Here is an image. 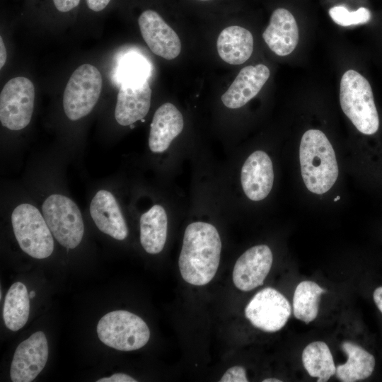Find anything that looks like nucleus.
I'll use <instances>...</instances> for the list:
<instances>
[{"instance_id": "1", "label": "nucleus", "mask_w": 382, "mask_h": 382, "mask_svg": "<svg viewBox=\"0 0 382 382\" xmlns=\"http://www.w3.org/2000/svg\"><path fill=\"white\" fill-rule=\"evenodd\" d=\"M221 250V238L214 226L204 221L190 224L178 259L183 279L196 286L210 282L217 272Z\"/></svg>"}, {"instance_id": "2", "label": "nucleus", "mask_w": 382, "mask_h": 382, "mask_svg": "<svg viewBox=\"0 0 382 382\" xmlns=\"http://www.w3.org/2000/svg\"><path fill=\"white\" fill-rule=\"evenodd\" d=\"M299 161L303 183L313 193L327 192L338 177V166L334 149L325 134L309 129L302 136Z\"/></svg>"}, {"instance_id": "3", "label": "nucleus", "mask_w": 382, "mask_h": 382, "mask_svg": "<svg viewBox=\"0 0 382 382\" xmlns=\"http://www.w3.org/2000/svg\"><path fill=\"white\" fill-rule=\"evenodd\" d=\"M340 102L343 112L362 134H375L379 118L371 87L367 79L357 71L349 69L340 81Z\"/></svg>"}, {"instance_id": "4", "label": "nucleus", "mask_w": 382, "mask_h": 382, "mask_svg": "<svg viewBox=\"0 0 382 382\" xmlns=\"http://www.w3.org/2000/svg\"><path fill=\"white\" fill-rule=\"evenodd\" d=\"M11 224L20 248L28 255L45 259L54 250V240L39 209L29 203L16 206L11 214Z\"/></svg>"}, {"instance_id": "5", "label": "nucleus", "mask_w": 382, "mask_h": 382, "mask_svg": "<svg viewBox=\"0 0 382 382\" xmlns=\"http://www.w3.org/2000/svg\"><path fill=\"white\" fill-rule=\"evenodd\" d=\"M99 340L120 351L141 348L149 341L150 330L139 316L127 311H114L101 318L97 325Z\"/></svg>"}, {"instance_id": "6", "label": "nucleus", "mask_w": 382, "mask_h": 382, "mask_svg": "<svg viewBox=\"0 0 382 382\" xmlns=\"http://www.w3.org/2000/svg\"><path fill=\"white\" fill-rule=\"evenodd\" d=\"M42 211L59 244L68 249H74L80 244L84 225L80 209L71 199L61 194H52L43 202Z\"/></svg>"}, {"instance_id": "7", "label": "nucleus", "mask_w": 382, "mask_h": 382, "mask_svg": "<svg viewBox=\"0 0 382 382\" xmlns=\"http://www.w3.org/2000/svg\"><path fill=\"white\" fill-rule=\"evenodd\" d=\"M102 86V76L96 66L89 64L79 66L64 89L63 108L66 117L76 121L88 115L99 99Z\"/></svg>"}, {"instance_id": "8", "label": "nucleus", "mask_w": 382, "mask_h": 382, "mask_svg": "<svg viewBox=\"0 0 382 382\" xmlns=\"http://www.w3.org/2000/svg\"><path fill=\"white\" fill-rule=\"evenodd\" d=\"M35 87L26 77L10 79L0 94V121L10 130H20L30 123L35 102Z\"/></svg>"}, {"instance_id": "9", "label": "nucleus", "mask_w": 382, "mask_h": 382, "mask_svg": "<svg viewBox=\"0 0 382 382\" xmlns=\"http://www.w3.org/2000/svg\"><path fill=\"white\" fill-rule=\"evenodd\" d=\"M291 306L277 290L267 287L258 291L245 308L246 318L255 328L265 332L281 330L291 315Z\"/></svg>"}, {"instance_id": "10", "label": "nucleus", "mask_w": 382, "mask_h": 382, "mask_svg": "<svg viewBox=\"0 0 382 382\" xmlns=\"http://www.w3.org/2000/svg\"><path fill=\"white\" fill-rule=\"evenodd\" d=\"M48 359L45 333L37 331L17 347L10 369L13 382H31L44 369Z\"/></svg>"}, {"instance_id": "11", "label": "nucleus", "mask_w": 382, "mask_h": 382, "mask_svg": "<svg viewBox=\"0 0 382 382\" xmlns=\"http://www.w3.org/2000/svg\"><path fill=\"white\" fill-rule=\"evenodd\" d=\"M138 24L143 39L154 54L168 60L179 55L180 38L158 12L152 9L144 11L138 18Z\"/></svg>"}, {"instance_id": "12", "label": "nucleus", "mask_w": 382, "mask_h": 382, "mask_svg": "<svg viewBox=\"0 0 382 382\" xmlns=\"http://www.w3.org/2000/svg\"><path fill=\"white\" fill-rule=\"evenodd\" d=\"M151 89L146 79L122 81L117 96L115 117L122 126L132 125L147 115Z\"/></svg>"}, {"instance_id": "13", "label": "nucleus", "mask_w": 382, "mask_h": 382, "mask_svg": "<svg viewBox=\"0 0 382 382\" xmlns=\"http://www.w3.org/2000/svg\"><path fill=\"white\" fill-rule=\"evenodd\" d=\"M272 260V253L266 245H257L248 249L235 263L233 270L234 285L243 291L262 285Z\"/></svg>"}, {"instance_id": "14", "label": "nucleus", "mask_w": 382, "mask_h": 382, "mask_svg": "<svg viewBox=\"0 0 382 382\" xmlns=\"http://www.w3.org/2000/svg\"><path fill=\"white\" fill-rule=\"evenodd\" d=\"M241 182L246 197L252 201L264 199L274 183L271 158L263 151L253 152L245 161L241 172Z\"/></svg>"}, {"instance_id": "15", "label": "nucleus", "mask_w": 382, "mask_h": 382, "mask_svg": "<svg viewBox=\"0 0 382 382\" xmlns=\"http://www.w3.org/2000/svg\"><path fill=\"white\" fill-rule=\"evenodd\" d=\"M90 214L98 228L112 238L122 241L128 236V228L120 207L112 192L98 191L90 204Z\"/></svg>"}, {"instance_id": "16", "label": "nucleus", "mask_w": 382, "mask_h": 382, "mask_svg": "<svg viewBox=\"0 0 382 382\" xmlns=\"http://www.w3.org/2000/svg\"><path fill=\"white\" fill-rule=\"evenodd\" d=\"M270 75V69L264 64L243 67L221 96L223 104L231 109L243 107L260 92Z\"/></svg>"}, {"instance_id": "17", "label": "nucleus", "mask_w": 382, "mask_h": 382, "mask_svg": "<svg viewBox=\"0 0 382 382\" xmlns=\"http://www.w3.org/2000/svg\"><path fill=\"white\" fill-rule=\"evenodd\" d=\"M262 37L269 48L279 56H286L299 42V28L290 11L284 8L275 9Z\"/></svg>"}, {"instance_id": "18", "label": "nucleus", "mask_w": 382, "mask_h": 382, "mask_svg": "<svg viewBox=\"0 0 382 382\" xmlns=\"http://www.w3.org/2000/svg\"><path fill=\"white\" fill-rule=\"evenodd\" d=\"M184 127L180 110L172 103L161 105L155 112L150 127L149 146L155 154L166 151Z\"/></svg>"}, {"instance_id": "19", "label": "nucleus", "mask_w": 382, "mask_h": 382, "mask_svg": "<svg viewBox=\"0 0 382 382\" xmlns=\"http://www.w3.org/2000/svg\"><path fill=\"white\" fill-rule=\"evenodd\" d=\"M216 48L219 57L226 63L238 65L245 62L253 51L251 33L241 26L231 25L219 34Z\"/></svg>"}, {"instance_id": "20", "label": "nucleus", "mask_w": 382, "mask_h": 382, "mask_svg": "<svg viewBox=\"0 0 382 382\" xmlns=\"http://www.w3.org/2000/svg\"><path fill=\"white\" fill-rule=\"evenodd\" d=\"M140 242L149 254H158L164 248L168 230V217L164 207L154 204L140 217Z\"/></svg>"}, {"instance_id": "21", "label": "nucleus", "mask_w": 382, "mask_h": 382, "mask_svg": "<svg viewBox=\"0 0 382 382\" xmlns=\"http://www.w3.org/2000/svg\"><path fill=\"white\" fill-rule=\"evenodd\" d=\"M342 349L347 356V361L336 367L335 375L342 382L359 381L369 377L374 369L375 359L359 345L345 341Z\"/></svg>"}, {"instance_id": "22", "label": "nucleus", "mask_w": 382, "mask_h": 382, "mask_svg": "<svg viewBox=\"0 0 382 382\" xmlns=\"http://www.w3.org/2000/svg\"><path fill=\"white\" fill-rule=\"evenodd\" d=\"M30 296L26 286L16 282L9 288L5 297L3 319L7 328L17 331L28 321L30 313Z\"/></svg>"}, {"instance_id": "23", "label": "nucleus", "mask_w": 382, "mask_h": 382, "mask_svg": "<svg viewBox=\"0 0 382 382\" xmlns=\"http://www.w3.org/2000/svg\"><path fill=\"white\" fill-rule=\"evenodd\" d=\"M302 362L308 374L318 378V382L328 381L336 373L331 352L327 344L322 341L313 342L305 347Z\"/></svg>"}, {"instance_id": "24", "label": "nucleus", "mask_w": 382, "mask_h": 382, "mask_svg": "<svg viewBox=\"0 0 382 382\" xmlns=\"http://www.w3.org/2000/svg\"><path fill=\"white\" fill-rule=\"evenodd\" d=\"M326 290L312 281L301 282L294 291L293 311L296 318L308 323L318 316L321 294Z\"/></svg>"}, {"instance_id": "25", "label": "nucleus", "mask_w": 382, "mask_h": 382, "mask_svg": "<svg viewBox=\"0 0 382 382\" xmlns=\"http://www.w3.org/2000/svg\"><path fill=\"white\" fill-rule=\"evenodd\" d=\"M329 15L335 23L341 26L366 23L371 18L370 11L364 7L349 11L345 6H337L329 10Z\"/></svg>"}, {"instance_id": "26", "label": "nucleus", "mask_w": 382, "mask_h": 382, "mask_svg": "<svg viewBox=\"0 0 382 382\" xmlns=\"http://www.w3.org/2000/svg\"><path fill=\"white\" fill-rule=\"evenodd\" d=\"M122 81L132 79H146L143 60L129 59L126 61L121 69Z\"/></svg>"}, {"instance_id": "27", "label": "nucleus", "mask_w": 382, "mask_h": 382, "mask_svg": "<svg viewBox=\"0 0 382 382\" xmlns=\"http://www.w3.org/2000/svg\"><path fill=\"white\" fill-rule=\"evenodd\" d=\"M220 382H248L245 369L235 366L229 368L221 378Z\"/></svg>"}, {"instance_id": "28", "label": "nucleus", "mask_w": 382, "mask_h": 382, "mask_svg": "<svg viewBox=\"0 0 382 382\" xmlns=\"http://www.w3.org/2000/svg\"><path fill=\"white\" fill-rule=\"evenodd\" d=\"M137 381L125 374H115L110 377L100 378L97 382H137Z\"/></svg>"}, {"instance_id": "29", "label": "nucleus", "mask_w": 382, "mask_h": 382, "mask_svg": "<svg viewBox=\"0 0 382 382\" xmlns=\"http://www.w3.org/2000/svg\"><path fill=\"white\" fill-rule=\"evenodd\" d=\"M373 298L378 308L382 313V286H379L375 289Z\"/></svg>"}, {"instance_id": "30", "label": "nucleus", "mask_w": 382, "mask_h": 382, "mask_svg": "<svg viewBox=\"0 0 382 382\" xmlns=\"http://www.w3.org/2000/svg\"><path fill=\"white\" fill-rule=\"evenodd\" d=\"M7 52L2 37H0V68L1 69L6 61Z\"/></svg>"}, {"instance_id": "31", "label": "nucleus", "mask_w": 382, "mask_h": 382, "mask_svg": "<svg viewBox=\"0 0 382 382\" xmlns=\"http://www.w3.org/2000/svg\"><path fill=\"white\" fill-rule=\"evenodd\" d=\"M263 382H281L282 381L277 378H265Z\"/></svg>"}, {"instance_id": "32", "label": "nucleus", "mask_w": 382, "mask_h": 382, "mask_svg": "<svg viewBox=\"0 0 382 382\" xmlns=\"http://www.w3.org/2000/svg\"><path fill=\"white\" fill-rule=\"evenodd\" d=\"M35 296V291H31L30 292V294H29L30 298H31V299H32V298H34Z\"/></svg>"}, {"instance_id": "33", "label": "nucleus", "mask_w": 382, "mask_h": 382, "mask_svg": "<svg viewBox=\"0 0 382 382\" xmlns=\"http://www.w3.org/2000/svg\"><path fill=\"white\" fill-rule=\"evenodd\" d=\"M340 199V197L337 196V197L335 199V201H336V200H337V199Z\"/></svg>"}, {"instance_id": "34", "label": "nucleus", "mask_w": 382, "mask_h": 382, "mask_svg": "<svg viewBox=\"0 0 382 382\" xmlns=\"http://www.w3.org/2000/svg\"><path fill=\"white\" fill-rule=\"evenodd\" d=\"M200 1H208V0H200Z\"/></svg>"}]
</instances>
